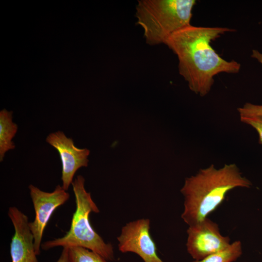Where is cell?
<instances>
[{
    "label": "cell",
    "mask_w": 262,
    "mask_h": 262,
    "mask_svg": "<svg viewBox=\"0 0 262 262\" xmlns=\"http://www.w3.org/2000/svg\"><path fill=\"white\" fill-rule=\"evenodd\" d=\"M232 31L226 27L191 24L175 32L165 41L164 44L178 57L180 74L196 94L206 96L213 84L214 77L219 73L239 72L240 64L224 59L211 45L221 35Z\"/></svg>",
    "instance_id": "1"
},
{
    "label": "cell",
    "mask_w": 262,
    "mask_h": 262,
    "mask_svg": "<svg viewBox=\"0 0 262 262\" xmlns=\"http://www.w3.org/2000/svg\"><path fill=\"white\" fill-rule=\"evenodd\" d=\"M251 182L234 164L216 169L213 164L186 178L180 190L184 211L181 218L189 227L207 217L223 202L228 193L237 187L249 188Z\"/></svg>",
    "instance_id": "2"
},
{
    "label": "cell",
    "mask_w": 262,
    "mask_h": 262,
    "mask_svg": "<svg viewBox=\"0 0 262 262\" xmlns=\"http://www.w3.org/2000/svg\"><path fill=\"white\" fill-rule=\"evenodd\" d=\"M84 183V177L78 175L71 184L75 196L76 210L69 230L61 238L43 243L41 248L49 250L57 246H80L98 253L106 260L113 261L114 253L112 245L106 243L90 223V213H98L99 210L90 193L86 191Z\"/></svg>",
    "instance_id": "3"
},
{
    "label": "cell",
    "mask_w": 262,
    "mask_h": 262,
    "mask_svg": "<svg viewBox=\"0 0 262 262\" xmlns=\"http://www.w3.org/2000/svg\"><path fill=\"white\" fill-rule=\"evenodd\" d=\"M195 0H139L136 5L137 24L144 30L146 42L164 44L175 32L191 25Z\"/></svg>",
    "instance_id": "4"
},
{
    "label": "cell",
    "mask_w": 262,
    "mask_h": 262,
    "mask_svg": "<svg viewBox=\"0 0 262 262\" xmlns=\"http://www.w3.org/2000/svg\"><path fill=\"white\" fill-rule=\"evenodd\" d=\"M29 189L35 211V218L29 222V227L34 237L35 253L38 255L43 234L50 217L58 207L68 200L70 196L60 185L52 192H44L32 184L29 186Z\"/></svg>",
    "instance_id": "5"
},
{
    "label": "cell",
    "mask_w": 262,
    "mask_h": 262,
    "mask_svg": "<svg viewBox=\"0 0 262 262\" xmlns=\"http://www.w3.org/2000/svg\"><path fill=\"white\" fill-rule=\"evenodd\" d=\"M187 233V250L195 260L221 251L230 244L229 238L222 235L218 224L208 217L189 227Z\"/></svg>",
    "instance_id": "6"
},
{
    "label": "cell",
    "mask_w": 262,
    "mask_h": 262,
    "mask_svg": "<svg viewBox=\"0 0 262 262\" xmlns=\"http://www.w3.org/2000/svg\"><path fill=\"white\" fill-rule=\"evenodd\" d=\"M150 223L147 218L127 223L117 238L118 249L122 253H134L144 262H164L157 254L155 243L149 232Z\"/></svg>",
    "instance_id": "7"
},
{
    "label": "cell",
    "mask_w": 262,
    "mask_h": 262,
    "mask_svg": "<svg viewBox=\"0 0 262 262\" xmlns=\"http://www.w3.org/2000/svg\"><path fill=\"white\" fill-rule=\"evenodd\" d=\"M46 141L59 154L62 164V187L67 191L77 171L82 167L88 166L90 151L87 148L76 147L73 139L66 137L60 131L49 134Z\"/></svg>",
    "instance_id": "8"
},
{
    "label": "cell",
    "mask_w": 262,
    "mask_h": 262,
    "mask_svg": "<svg viewBox=\"0 0 262 262\" xmlns=\"http://www.w3.org/2000/svg\"><path fill=\"white\" fill-rule=\"evenodd\" d=\"M8 214L15 229L10 244L12 262H38L27 216L15 207L9 208Z\"/></svg>",
    "instance_id": "9"
},
{
    "label": "cell",
    "mask_w": 262,
    "mask_h": 262,
    "mask_svg": "<svg viewBox=\"0 0 262 262\" xmlns=\"http://www.w3.org/2000/svg\"><path fill=\"white\" fill-rule=\"evenodd\" d=\"M18 129L13 121V112L3 109L0 112V161H3L5 154L15 148L12 141Z\"/></svg>",
    "instance_id": "10"
},
{
    "label": "cell",
    "mask_w": 262,
    "mask_h": 262,
    "mask_svg": "<svg viewBox=\"0 0 262 262\" xmlns=\"http://www.w3.org/2000/svg\"><path fill=\"white\" fill-rule=\"evenodd\" d=\"M242 254V244L240 241H235L225 249L212 254L200 260L191 262H233Z\"/></svg>",
    "instance_id": "11"
},
{
    "label": "cell",
    "mask_w": 262,
    "mask_h": 262,
    "mask_svg": "<svg viewBox=\"0 0 262 262\" xmlns=\"http://www.w3.org/2000/svg\"><path fill=\"white\" fill-rule=\"evenodd\" d=\"M68 257L69 262H107L98 253L80 246L68 247Z\"/></svg>",
    "instance_id": "12"
},
{
    "label": "cell",
    "mask_w": 262,
    "mask_h": 262,
    "mask_svg": "<svg viewBox=\"0 0 262 262\" xmlns=\"http://www.w3.org/2000/svg\"><path fill=\"white\" fill-rule=\"evenodd\" d=\"M251 57L256 59L262 65V53L256 49L252 50ZM240 116L262 115V105L246 103L237 109Z\"/></svg>",
    "instance_id": "13"
},
{
    "label": "cell",
    "mask_w": 262,
    "mask_h": 262,
    "mask_svg": "<svg viewBox=\"0 0 262 262\" xmlns=\"http://www.w3.org/2000/svg\"><path fill=\"white\" fill-rule=\"evenodd\" d=\"M240 120L256 130L259 137V143L262 145V115L241 116Z\"/></svg>",
    "instance_id": "14"
},
{
    "label": "cell",
    "mask_w": 262,
    "mask_h": 262,
    "mask_svg": "<svg viewBox=\"0 0 262 262\" xmlns=\"http://www.w3.org/2000/svg\"><path fill=\"white\" fill-rule=\"evenodd\" d=\"M56 262H69L68 247H63L61 255Z\"/></svg>",
    "instance_id": "15"
}]
</instances>
